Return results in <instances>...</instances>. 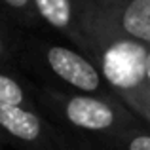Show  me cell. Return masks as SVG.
Segmentation results:
<instances>
[{"mask_svg": "<svg viewBox=\"0 0 150 150\" xmlns=\"http://www.w3.org/2000/svg\"><path fill=\"white\" fill-rule=\"evenodd\" d=\"M82 51L99 67L116 97L150 125V84L146 74L148 46L124 36L95 0L86 2Z\"/></svg>", "mask_w": 150, "mask_h": 150, "instance_id": "6da1fadb", "label": "cell"}, {"mask_svg": "<svg viewBox=\"0 0 150 150\" xmlns=\"http://www.w3.org/2000/svg\"><path fill=\"white\" fill-rule=\"evenodd\" d=\"M110 150H150V125H146V124L135 125Z\"/></svg>", "mask_w": 150, "mask_h": 150, "instance_id": "30bf717a", "label": "cell"}, {"mask_svg": "<svg viewBox=\"0 0 150 150\" xmlns=\"http://www.w3.org/2000/svg\"><path fill=\"white\" fill-rule=\"evenodd\" d=\"M0 105L38 108V84L19 72L15 65L0 63Z\"/></svg>", "mask_w": 150, "mask_h": 150, "instance_id": "52a82bcc", "label": "cell"}, {"mask_svg": "<svg viewBox=\"0 0 150 150\" xmlns=\"http://www.w3.org/2000/svg\"><path fill=\"white\" fill-rule=\"evenodd\" d=\"M23 38H25V33L0 15V63L19 65Z\"/></svg>", "mask_w": 150, "mask_h": 150, "instance_id": "9c48e42d", "label": "cell"}, {"mask_svg": "<svg viewBox=\"0 0 150 150\" xmlns=\"http://www.w3.org/2000/svg\"><path fill=\"white\" fill-rule=\"evenodd\" d=\"M76 143H78V150H103L97 143L88 141V139H80V137H76Z\"/></svg>", "mask_w": 150, "mask_h": 150, "instance_id": "8fae6325", "label": "cell"}, {"mask_svg": "<svg viewBox=\"0 0 150 150\" xmlns=\"http://www.w3.org/2000/svg\"><path fill=\"white\" fill-rule=\"evenodd\" d=\"M0 15L23 33H30L38 27L34 0H0Z\"/></svg>", "mask_w": 150, "mask_h": 150, "instance_id": "ba28073f", "label": "cell"}, {"mask_svg": "<svg viewBox=\"0 0 150 150\" xmlns=\"http://www.w3.org/2000/svg\"><path fill=\"white\" fill-rule=\"evenodd\" d=\"M88 0H34L38 23L65 36L76 50L84 46V11Z\"/></svg>", "mask_w": 150, "mask_h": 150, "instance_id": "5b68a950", "label": "cell"}, {"mask_svg": "<svg viewBox=\"0 0 150 150\" xmlns=\"http://www.w3.org/2000/svg\"><path fill=\"white\" fill-rule=\"evenodd\" d=\"M19 65L38 76L44 86L88 95L116 97L99 67L74 46H63L25 33Z\"/></svg>", "mask_w": 150, "mask_h": 150, "instance_id": "3957f363", "label": "cell"}, {"mask_svg": "<svg viewBox=\"0 0 150 150\" xmlns=\"http://www.w3.org/2000/svg\"><path fill=\"white\" fill-rule=\"evenodd\" d=\"M97 4L124 36L150 48V0H112Z\"/></svg>", "mask_w": 150, "mask_h": 150, "instance_id": "8992f818", "label": "cell"}, {"mask_svg": "<svg viewBox=\"0 0 150 150\" xmlns=\"http://www.w3.org/2000/svg\"><path fill=\"white\" fill-rule=\"evenodd\" d=\"M38 110L72 137L110 150L129 129L144 124L116 97H101L38 84Z\"/></svg>", "mask_w": 150, "mask_h": 150, "instance_id": "7a4b0ae2", "label": "cell"}, {"mask_svg": "<svg viewBox=\"0 0 150 150\" xmlns=\"http://www.w3.org/2000/svg\"><path fill=\"white\" fill-rule=\"evenodd\" d=\"M4 141H8V137H6V133L2 131V129H0V146H2V143Z\"/></svg>", "mask_w": 150, "mask_h": 150, "instance_id": "4fadbf2b", "label": "cell"}, {"mask_svg": "<svg viewBox=\"0 0 150 150\" xmlns=\"http://www.w3.org/2000/svg\"><path fill=\"white\" fill-rule=\"evenodd\" d=\"M97 2H103V4H105V2H112V0H97Z\"/></svg>", "mask_w": 150, "mask_h": 150, "instance_id": "5bb4252c", "label": "cell"}, {"mask_svg": "<svg viewBox=\"0 0 150 150\" xmlns=\"http://www.w3.org/2000/svg\"><path fill=\"white\" fill-rule=\"evenodd\" d=\"M0 150H2V148H0Z\"/></svg>", "mask_w": 150, "mask_h": 150, "instance_id": "9a60e30c", "label": "cell"}, {"mask_svg": "<svg viewBox=\"0 0 150 150\" xmlns=\"http://www.w3.org/2000/svg\"><path fill=\"white\" fill-rule=\"evenodd\" d=\"M0 129L21 150H78L76 137L38 108L0 105Z\"/></svg>", "mask_w": 150, "mask_h": 150, "instance_id": "277c9868", "label": "cell"}, {"mask_svg": "<svg viewBox=\"0 0 150 150\" xmlns=\"http://www.w3.org/2000/svg\"><path fill=\"white\" fill-rule=\"evenodd\" d=\"M146 74H148V84H150V48H148V55H146Z\"/></svg>", "mask_w": 150, "mask_h": 150, "instance_id": "7c38bea8", "label": "cell"}]
</instances>
